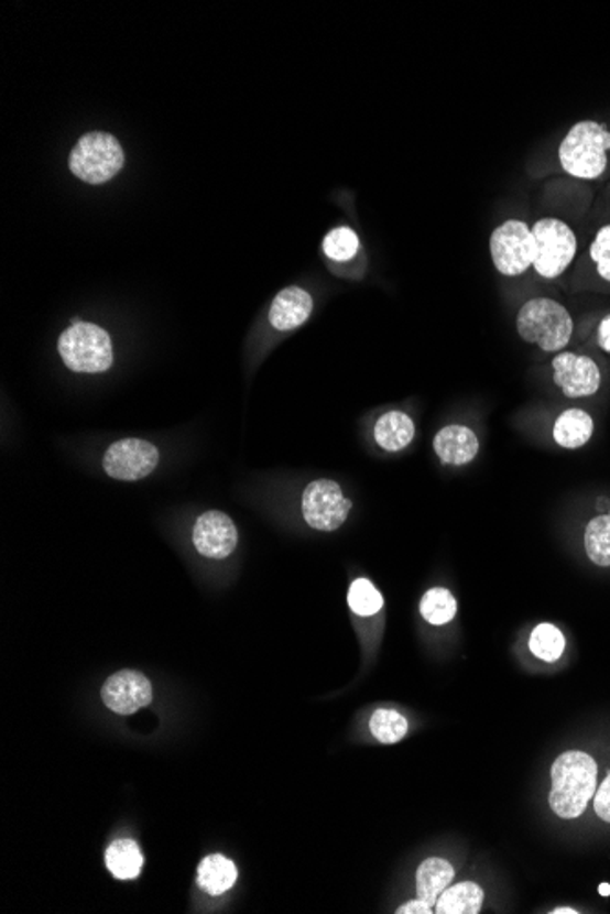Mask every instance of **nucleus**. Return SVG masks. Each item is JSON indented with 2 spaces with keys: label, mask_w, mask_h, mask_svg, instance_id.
<instances>
[{
  "label": "nucleus",
  "mask_w": 610,
  "mask_h": 914,
  "mask_svg": "<svg viewBox=\"0 0 610 914\" xmlns=\"http://www.w3.org/2000/svg\"><path fill=\"white\" fill-rule=\"evenodd\" d=\"M552 791L548 803L559 818H579L596 794L598 765L585 752L570 750L559 755L551 771Z\"/></svg>",
  "instance_id": "obj_2"
},
{
  "label": "nucleus",
  "mask_w": 610,
  "mask_h": 914,
  "mask_svg": "<svg viewBox=\"0 0 610 914\" xmlns=\"http://www.w3.org/2000/svg\"><path fill=\"white\" fill-rule=\"evenodd\" d=\"M484 893L473 882H460L450 885L440 894L435 904V914H479Z\"/></svg>",
  "instance_id": "obj_20"
},
{
  "label": "nucleus",
  "mask_w": 610,
  "mask_h": 914,
  "mask_svg": "<svg viewBox=\"0 0 610 914\" xmlns=\"http://www.w3.org/2000/svg\"><path fill=\"white\" fill-rule=\"evenodd\" d=\"M434 449L440 463L450 466H465L470 464L479 453V438L470 427L446 426L435 435Z\"/></svg>",
  "instance_id": "obj_14"
},
{
  "label": "nucleus",
  "mask_w": 610,
  "mask_h": 914,
  "mask_svg": "<svg viewBox=\"0 0 610 914\" xmlns=\"http://www.w3.org/2000/svg\"><path fill=\"white\" fill-rule=\"evenodd\" d=\"M311 313H313L311 294L298 285H291L276 294L269 311V322L274 329L287 333L304 325L309 319Z\"/></svg>",
  "instance_id": "obj_13"
},
{
  "label": "nucleus",
  "mask_w": 610,
  "mask_h": 914,
  "mask_svg": "<svg viewBox=\"0 0 610 914\" xmlns=\"http://www.w3.org/2000/svg\"><path fill=\"white\" fill-rule=\"evenodd\" d=\"M554 385L567 399H587L601 388L600 366L590 357L578 352H557L552 360Z\"/></svg>",
  "instance_id": "obj_10"
},
{
  "label": "nucleus",
  "mask_w": 610,
  "mask_h": 914,
  "mask_svg": "<svg viewBox=\"0 0 610 914\" xmlns=\"http://www.w3.org/2000/svg\"><path fill=\"white\" fill-rule=\"evenodd\" d=\"M456 871L450 861L443 858H428L417 869V899L428 902L429 905L437 904L440 894L450 888Z\"/></svg>",
  "instance_id": "obj_16"
},
{
  "label": "nucleus",
  "mask_w": 610,
  "mask_h": 914,
  "mask_svg": "<svg viewBox=\"0 0 610 914\" xmlns=\"http://www.w3.org/2000/svg\"><path fill=\"white\" fill-rule=\"evenodd\" d=\"M396 914H432L435 913L434 905H429L428 902H424V900L417 899L412 900V902H406V904L401 905L399 910L395 911Z\"/></svg>",
  "instance_id": "obj_29"
},
{
  "label": "nucleus",
  "mask_w": 610,
  "mask_h": 914,
  "mask_svg": "<svg viewBox=\"0 0 610 914\" xmlns=\"http://www.w3.org/2000/svg\"><path fill=\"white\" fill-rule=\"evenodd\" d=\"M421 613L429 624L443 627L456 617L457 601L446 588H432L421 599Z\"/></svg>",
  "instance_id": "obj_23"
},
{
  "label": "nucleus",
  "mask_w": 610,
  "mask_h": 914,
  "mask_svg": "<svg viewBox=\"0 0 610 914\" xmlns=\"http://www.w3.org/2000/svg\"><path fill=\"white\" fill-rule=\"evenodd\" d=\"M557 163L579 182H600L610 165V130L603 122L584 119L574 124L557 146Z\"/></svg>",
  "instance_id": "obj_1"
},
{
  "label": "nucleus",
  "mask_w": 610,
  "mask_h": 914,
  "mask_svg": "<svg viewBox=\"0 0 610 914\" xmlns=\"http://www.w3.org/2000/svg\"><path fill=\"white\" fill-rule=\"evenodd\" d=\"M552 914H578V911L568 910V907H559V910L551 911Z\"/></svg>",
  "instance_id": "obj_31"
},
{
  "label": "nucleus",
  "mask_w": 610,
  "mask_h": 914,
  "mask_svg": "<svg viewBox=\"0 0 610 914\" xmlns=\"http://www.w3.org/2000/svg\"><path fill=\"white\" fill-rule=\"evenodd\" d=\"M595 810L603 821L610 824V774L595 794Z\"/></svg>",
  "instance_id": "obj_28"
},
{
  "label": "nucleus",
  "mask_w": 610,
  "mask_h": 914,
  "mask_svg": "<svg viewBox=\"0 0 610 914\" xmlns=\"http://www.w3.org/2000/svg\"><path fill=\"white\" fill-rule=\"evenodd\" d=\"M353 502L346 499L342 488L333 480L311 482L302 494V513L307 524L318 532H335L348 519Z\"/></svg>",
  "instance_id": "obj_8"
},
{
  "label": "nucleus",
  "mask_w": 610,
  "mask_h": 914,
  "mask_svg": "<svg viewBox=\"0 0 610 914\" xmlns=\"http://www.w3.org/2000/svg\"><path fill=\"white\" fill-rule=\"evenodd\" d=\"M535 241L532 271L543 280H557L570 269L578 255V236L563 219L540 218L532 224Z\"/></svg>",
  "instance_id": "obj_4"
},
{
  "label": "nucleus",
  "mask_w": 610,
  "mask_h": 914,
  "mask_svg": "<svg viewBox=\"0 0 610 914\" xmlns=\"http://www.w3.org/2000/svg\"><path fill=\"white\" fill-rule=\"evenodd\" d=\"M521 340L545 352H562L574 335V319L567 307L552 298H532L515 316Z\"/></svg>",
  "instance_id": "obj_3"
},
{
  "label": "nucleus",
  "mask_w": 610,
  "mask_h": 914,
  "mask_svg": "<svg viewBox=\"0 0 610 914\" xmlns=\"http://www.w3.org/2000/svg\"><path fill=\"white\" fill-rule=\"evenodd\" d=\"M600 894H601V896H610V885H609V883H601Z\"/></svg>",
  "instance_id": "obj_32"
},
{
  "label": "nucleus",
  "mask_w": 610,
  "mask_h": 914,
  "mask_svg": "<svg viewBox=\"0 0 610 914\" xmlns=\"http://www.w3.org/2000/svg\"><path fill=\"white\" fill-rule=\"evenodd\" d=\"M102 703L112 712L130 716L149 707L154 697L151 681L135 671H121L110 675L101 688Z\"/></svg>",
  "instance_id": "obj_11"
},
{
  "label": "nucleus",
  "mask_w": 610,
  "mask_h": 914,
  "mask_svg": "<svg viewBox=\"0 0 610 914\" xmlns=\"http://www.w3.org/2000/svg\"><path fill=\"white\" fill-rule=\"evenodd\" d=\"M160 463L157 447L140 438L113 442L102 458L108 477L118 480H141L149 477Z\"/></svg>",
  "instance_id": "obj_9"
},
{
  "label": "nucleus",
  "mask_w": 610,
  "mask_h": 914,
  "mask_svg": "<svg viewBox=\"0 0 610 914\" xmlns=\"http://www.w3.org/2000/svg\"><path fill=\"white\" fill-rule=\"evenodd\" d=\"M238 869L224 855H209L201 860L198 867L199 888L210 896H220L227 893L236 883Z\"/></svg>",
  "instance_id": "obj_18"
},
{
  "label": "nucleus",
  "mask_w": 610,
  "mask_h": 914,
  "mask_svg": "<svg viewBox=\"0 0 610 914\" xmlns=\"http://www.w3.org/2000/svg\"><path fill=\"white\" fill-rule=\"evenodd\" d=\"M585 550L596 566H610V513L595 516L585 530Z\"/></svg>",
  "instance_id": "obj_21"
},
{
  "label": "nucleus",
  "mask_w": 610,
  "mask_h": 914,
  "mask_svg": "<svg viewBox=\"0 0 610 914\" xmlns=\"http://www.w3.org/2000/svg\"><path fill=\"white\" fill-rule=\"evenodd\" d=\"M322 250L329 260L335 263H348L359 254L360 238L348 225H340L337 229L329 230L322 241Z\"/></svg>",
  "instance_id": "obj_22"
},
{
  "label": "nucleus",
  "mask_w": 610,
  "mask_h": 914,
  "mask_svg": "<svg viewBox=\"0 0 610 914\" xmlns=\"http://www.w3.org/2000/svg\"><path fill=\"white\" fill-rule=\"evenodd\" d=\"M535 241L532 225L525 219L509 218L490 235V258L504 278H520L534 265Z\"/></svg>",
  "instance_id": "obj_7"
},
{
  "label": "nucleus",
  "mask_w": 610,
  "mask_h": 914,
  "mask_svg": "<svg viewBox=\"0 0 610 914\" xmlns=\"http://www.w3.org/2000/svg\"><path fill=\"white\" fill-rule=\"evenodd\" d=\"M531 650L537 660L556 663L565 652V635L551 622H543L532 632Z\"/></svg>",
  "instance_id": "obj_24"
},
{
  "label": "nucleus",
  "mask_w": 610,
  "mask_h": 914,
  "mask_svg": "<svg viewBox=\"0 0 610 914\" xmlns=\"http://www.w3.org/2000/svg\"><path fill=\"white\" fill-rule=\"evenodd\" d=\"M589 260L601 282L610 285V224L596 230L589 244Z\"/></svg>",
  "instance_id": "obj_27"
},
{
  "label": "nucleus",
  "mask_w": 610,
  "mask_h": 914,
  "mask_svg": "<svg viewBox=\"0 0 610 914\" xmlns=\"http://www.w3.org/2000/svg\"><path fill=\"white\" fill-rule=\"evenodd\" d=\"M105 861H107L108 871L112 872L118 880H134L140 877L145 858L134 840L123 838L108 846Z\"/></svg>",
  "instance_id": "obj_19"
},
{
  "label": "nucleus",
  "mask_w": 610,
  "mask_h": 914,
  "mask_svg": "<svg viewBox=\"0 0 610 914\" xmlns=\"http://www.w3.org/2000/svg\"><path fill=\"white\" fill-rule=\"evenodd\" d=\"M348 605L357 616L371 617L382 610L384 599L371 580L357 579L349 588Z\"/></svg>",
  "instance_id": "obj_26"
},
{
  "label": "nucleus",
  "mask_w": 610,
  "mask_h": 914,
  "mask_svg": "<svg viewBox=\"0 0 610 914\" xmlns=\"http://www.w3.org/2000/svg\"><path fill=\"white\" fill-rule=\"evenodd\" d=\"M596 340H598V346H600L601 351H606L607 355H610V313L607 314L606 318L601 319L600 325H598V336H596Z\"/></svg>",
  "instance_id": "obj_30"
},
{
  "label": "nucleus",
  "mask_w": 610,
  "mask_h": 914,
  "mask_svg": "<svg viewBox=\"0 0 610 914\" xmlns=\"http://www.w3.org/2000/svg\"><path fill=\"white\" fill-rule=\"evenodd\" d=\"M123 165V149L112 133H86L70 152V171L80 182L90 185L110 182L118 176Z\"/></svg>",
  "instance_id": "obj_6"
},
{
  "label": "nucleus",
  "mask_w": 610,
  "mask_h": 914,
  "mask_svg": "<svg viewBox=\"0 0 610 914\" xmlns=\"http://www.w3.org/2000/svg\"><path fill=\"white\" fill-rule=\"evenodd\" d=\"M552 435L557 446L565 447V449H579L595 435V421L587 411L573 407V410L563 411L562 415L557 416Z\"/></svg>",
  "instance_id": "obj_15"
},
{
  "label": "nucleus",
  "mask_w": 610,
  "mask_h": 914,
  "mask_svg": "<svg viewBox=\"0 0 610 914\" xmlns=\"http://www.w3.org/2000/svg\"><path fill=\"white\" fill-rule=\"evenodd\" d=\"M609 513H610V511H609Z\"/></svg>",
  "instance_id": "obj_33"
},
{
  "label": "nucleus",
  "mask_w": 610,
  "mask_h": 914,
  "mask_svg": "<svg viewBox=\"0 0 610 914\" xmlns=\"http://www.w3.org/2000/svg\"><path fill=\"white\" fill-rule=\"evenodd\" d=\"M375 440L382 449L390 453L401 451L410 446L415 436V424L412 416L401 411H390L377 421Z\"/></svg>",
  "instance_id": "obj_17"
},
{
  "label": "nucleus",
  "mask_w": 610,
  "mask_h": 914,
  "mask_svg": "<svg viewBox=\"0 0 610 914\" xmlns=\"http://www.w3.org/2000/svg\"><path fill=\"white\" fill-rule=\"evenodd\" d=\"M371 733L375 736L381 743L391 744L401 741L407 733V721L404 716L390 710V708H379L370 721Z\"/></svg>",
  "instance_id": "obj_25"
},
{
  "label": "nucleus",
  "mask_w": 610,
  "mask_h": 914,
  "mask_svg": "<svg viewBox=\"0 0 610 914\" xmlns=\"http://www.w3.org/2000/svg\"><path fill=\"white\" fill-rule=\"evenodd\" d=\"M193 541L204 557L226 558L236 550L238 532L226 513L207 511L194 524Z\"/></svg>",
  "instance_id": "obj_12"
},
{
  "label": "nucleus",
  "mask_w": 610,
  "mask_h": 914,
  "mask_svg": "<svg viewBox=\"0 0 610 914\" xmlns=\"http://www.w3.org/2000/svg\"><path fill=\"white\" fill-rule=\"evenodd\" d=\"M59 355L74 372H105L113 363L112 340L99 325L72 324L61 335Z\"/></svg>",
  "instance_id": "obj_5"
}]
</instances>
